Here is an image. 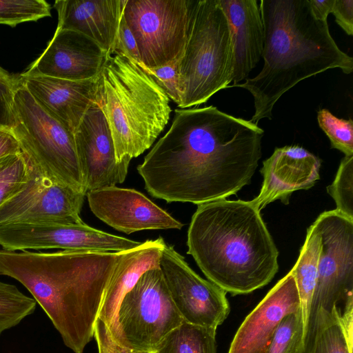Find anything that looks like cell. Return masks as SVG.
Listing matches in <instances>:
<instances>
[{
    "instance_id": "1",
    "label": "cell",
    "mask_w": 353,
    "mask_h": 353,
    "mask_svg": "<svg viewBox=\"0 0 353 353\" xmlns=\"http://www.w3.org/2000/svg\"><path fill=\"white\" fill-rule=\"evenodd\" d=\"M263 134L257 124L212 105L176 109L137 170L148 193L168 203L225 199L250 183Z\"/></svg>"
},
{
    "instance_id": "2",
    "label": "cell",
    "mask_w": 353,
    "mask_h": 353,
    "mask_svg": "<svg viewBox=\"0 0 353 353\" xmlns=\"http://www.w3.org/2000/svg\"><path fill=\"white\" fill-rule=\"evenodd\" d=\"M121 252L0 250V276L21 283L65 346L83 353L94 337L103 295Z\"/></svg>"
},
{
    "instance_id": "3",
    "label": "cell",
    "mask_w": 353,
    "mask_h": 353,
    "mask_svg": "<svg viewBox=\"0 0 353 353\" xmlns=\"http://www.w3.org/2000/svg\"><path fill=\"white\" fill-rule=\"evenodd\" d=\"M264 43L261 71L239 87L254 100L250 121L272 119L280 97L300 81L333 68L345 74L353 70V58L342 51L329 30L327 21L313 16L308 0H261Z\"/></svg>"
},
{
    "instance_id": "4",
    "label": "cell",
    "mask_w": 353,
    "mask_h": 353,
    "mask_svg": "<svg viewBox=\"0 0 353 353\" xmlns=\"http://www.w3.org/2000/svg\"><path fill=\"white\" fill-rule=\"evenodd\" d=\"M187 253L205 276L232 295L268 284L279 270L276 246L250 202L219 199L197 205Z\"/></svg>"
},
{
    "instance_id": "5",
    "label": "cell",
    "mask_w": 353,
    "mask_h": 353,
    "mask_svg": "<svg viewBox=\"0 0 353 353\" xmlns=\"http://www.w3.org/2000/svg\"><path fill=\"white\" fill-rule=\"evenodd\" d=\"M96 103L109 126L118 162L150 148L171 113L168 97L152 77L120 54H108L97 76Z\"/></svg>"
},
{
    "instance_id": "6",
    "label": "cell",
    "mask_w": 353,
    "mask_h": 353,
    "mask_svg": "<svg viewBox=\"0 0 353 353\" xmlns=\"http://www.w3.org/2000/svg\"><path fill=\"white\" fill-rule=\"evenodd\" d=\"M234 45L219 0H199L189 38L179 61L181 103H205L232 81Z\"/></svg>"
},
{
    "instance_id": "7",
    "label": "cell",
    "mask_w": 353,
    "mask_h": 353,
    "mask_svg": "<svg viewBox=\"0 0 353 353\" xmlns=\"http://www.w3.org/2000/svg\"><path fill=\"white\" fill-rule=\"evenodd\" d=\"M12 112L10 130L26 160L50 180L87 194L74 134L37 103L21 81Z\"/></svg>"
},
{
    "instance_id": "8",
    "label": "cell",
    "mask_w": 353,
    "mask_h": 353,
    "mask_svg": "<svg viewBox=\"0 0 353 353\" xmlns=\"http://www.w3.org/2000/svg\"><path fill=\"white\" fill-rule=\"evenodd\" d=\"M183 321L158 267L145 272L125 294L108 329L119 345L153 352Z\"/></svg>"
},
{
    "instance_id": "9",
    "label": "cell",
    "mask_w": 353,
    "mask_h": 353,
    "mask_svg": "<svg viewBox=\"0 0 353 353\" xmlns=\"http://www.w3.org/2000/svg\"><path fill=\"white\" fill-rule=\"evenodd\" d=\"M199 0H126L123 13L143 66L159 68L184 52Z\"/></svg>"
},
{
    "instance_id": "10",
    "label": "cell",
    "mask_w": 353,
    "mask_h": 353,
    "mask_svg": "<svg viewBox=\"0 0 353 353\" xmlns=\"http://www.w3.org/2000/svg\"><path fill=\"white\" fill-rule=\"evenodd\" d=\"M315 221L321 248L305 337L319 311L332 312L339 303L353 299V219L333 210Z\"/></svg>"
},
{
    "instance_id": "11",
    "label": "cell",
    "mask_w": 353,
    "mask_h": 353,
    "mask_svg": "<svg viewBox=\"0 0 353 353\" xmlns=\"http://www.w3.org/2000/svg\"><path fill=\"white\" fill-rule=\"evenodd\" d=\"M26 161L28 172L26 181L0 205V226L19 223H84L79 214L86 193L50 180Z\"/></svg>"
},
{
    "instance_id": "12",
    "label": "cell",
    "mask_w": 353,
    "mask_h": 353,
    "mask_svg": "<svg viewBox=\"0 0 353 353\" xmlns=\"http://www.w3.org/2000/svg\"><path fill=\"white\" fill-rule=\"evenodd\" d=\"M159 267L184 321L215 330L223 323L230 313L225 290L199 276L172 245L165 243Z\"/></svg>"
},
{
    "instance_id": "13",
    "label": "cell",
    "mask_w": 353,
    "mask_h": 353,
    "mask_svg": "<svg viewBox=\"0 0 353 353\" xmlns=\"http://www.w3.org/2000/svg\"><path fill=\"white\" fill-rule=\"evenodd\" d=\"M142 243L83 223H19L0 226V245L10 251L59 248L121 252Z\"/></svg>"
},
{
    "instance_id": "14",
    "label": "cell",
    "mask_w": 353,
    "mask_h": 353,
    "mask_svg": "<svg viewBox=\"0 0 353 353\" xmlns=\"http://www.w3.org/2000/svg\"><path fill=\"white\" fill-rule=\"evenodd\" d=\"M74 138L87 192L125 181L131 159L117 161L109 126L97 104L87 110Z\"/></svg>"
},
{
    "instance_id": "15",
    "label": "cell",
    "mask_w": 353,
    "mask_h": 353,
    "mask_svg": "<svg viewBox=\"0 0 353 353\" xmlns=\"http://www.w3.org/2000/svg\"><path fill=\"white\" fill-rule=\"evenodd\" d=\"M86 194L92 213L125 234L149 230H180L183 225L134 189L115 185L89 191Z\"/></svg>"
},
{
    "instance_id": "16",
    "label": "cell",
    "mask_w": 353,
    "mask_h": 353,
    "mask_svg": "<svg viewBox=\"0 0 353 353\" xmlns=\"http://www.w3.org/2000/svg\"><path fill=\"white\" fill-rule=\"evenodd\" d=\"M108 55L97 42L80 32L56 30L43 53L20 75L87 80L98 75Z\"/></svg>"
},
{
    "instance_id": "17",
    "label": "cell",
    "mask_w": 353,
    "mask_h": 353,
    "mask_svg": "<svg viewBox=\"0 0 353 353\" xmlns=\"http://www.w3.org/2000/svg\"><path fill=\"white\" fill-rule=\"evenodd\" d=\"M321 165L319 157L299 145L275 148L263 161L261 188L251 203L260 212L278 199L288 204L292 192L308 190L319 180Z\"/></svg>"
},
{
    "instance_id": "18",
    "label": "cell",
    "mask_w": 353,
    "mask_h": 353,
    "mask_svg": "<svg viewBox=\"0 0 353 353\" xmlns=\"http://www.w3.org/2000/svg\"><path fill=\"white\" fill-rule=\"evenodd\" d=\"M299 308L296 282L290 272L246 316L231 343L228 353H267L281 321Z\"/></svg>"
},
{
    "instance_id": "19",
    "label": "cell",
    "mask_w": 353,
    "mask_h": 353,
    "mask_svg": "<svg viewBox=\"0 0 353 353\" xmlns=\"http://www.w3.org/2000/svg\"><path fill=\"white\" fill-rule=\"evenodd\" d=\"M19 77L37 103L73 134L87 110L97 104V77L81 81L39 75Z\"/></svg>"
},
{
    "instance_id": "20",
    "label": "cell",
    "mask_w": 353,
    "mask_h": 353,
    "mask_svg": "<svg viewBox=\"0 0 353 353\" xmlns=\"http://www.w3.org/2000/svg\"><path fill=\"white\" fill-rule=\"evenodd\" d=\"M126 0H57V30L80 32L111 54Z\"/></svg>"
},
{
    "instance_id": "21",
    "label": "cell",
    "mask_w": 353,
    "mask_h": 353,
    "mask_svg": "<svg viewBox=\"0 0 353 353\" xmlns=\"http://www.w3.org/2000/svg\"><path fill=\"white\" fill-rule=\"evenodd\" d=\"M234 45L232 82L246 79L262 57L264 28L256 0H219Z\"/></svg>"
},
{
    "instance_id": "22",
    "label": "cell",
    "mask_w": 353,
    "mask_h": 353,
    "mask_svg": "<svg viewBox=\"0 0 353 353\" xmlns=\"http://www.w3.org/2000/svg\"><path fill=\"white\" fill-rule=\"evenodd\" d=\"M165 242L162 237L147 240L138 247L121 252L106 287L99 317L108 327L121 301L146 271L159 267Z\"/></svg>"
},
{
    "instance_id": "23",
    "label": "cell",
    "mask_w": 353,
    "mask_h": 353,
    "mask_svg": "<svg viewBox=\"0 0 353 353\" xmlns=\"http://www.w3.org/2000/svg\"><path fill=\"white\" fill-rule=\"evenodd\" d=\"M321 248V232L317 223L314 221L307 230L305 243L300 250V254L295 265L290 270L294 278L299 293L305 339L317 281Z\"/></svg>"
},
{
    "instance_id": "24",
    "label": "cell",
    "mask_w": 353,
    "mask_h": 353,
    "mask_svg": "<svg viewBox=\"0 0 353 353\" xmlns=\"http://www.w3.org/2000/svg\"><path fill=\"white\" fill-rule=\"evenodd\" d=\"M340 310L319 311L305 338V353H352L340 321Z\"/></svg>"
},
{
    "instance_id": "25",
    "label": "cell",
    "mask_w": 353,
    "mask_h": 353,
    "mask_svg": "<svg viewBox=\"0 0 353 353\" xmlns=\"http://www.w3.org/2000/svg\"><path fill=\"white\" fill-rule=\"evenodd\" d=\"M216 331L183 321L152 353H216Z\"/></svg>"
},
{
    "instance_id": "26",
    "label": "cell",
    "mask_w": 353,
    "mask_h": 353,
    "mask_svg": "<svg viewBox=\"0 0 353 353\" xmlns=\"http://www.w3.org/2000/svg\"><path fill=\"white\" fill-rule=\"evenodd\" d=\"M36 306L34 298L26 296L14 285L0 281V335L32 314Z\"/></svg>"
},
{
    "instance_id": "27",
    "label": "cell",
    "mask_w": 353,
    "mask_h": 353,
    "mask_svg": "<svg viewBox=\"0 0 353 353\" xmlns=\"http://www.w3.org/2000/svg\"><path fill=\"white\" fill-rule=\"evenodd\" d=\"M267 353H305V332L301 308L283 318Z\"/></svg>"
},
{
    "instance_id": "28",
    "label": "cell",
    "mask_w": 353,
    "mask_h": 353,
    "mask_svg": "<svg viewBox=\"0 0 353 353\" xmlns=\"http://www.w3.org/2000/svg\"><path fill=\"white\" fill-rule=\"evenodd\" d=\"M51 6L44 0H0V24L15 27L51 16Z\"/></svg>"
},
{
    "instance_id": "29",
    "label": "cell",
    "mask_w": 353,
    "mask_h": 353,
    "mask_svg": "<svg viewBox=\"0 0 353 353\" xmlns=\"http://www.w3.org/2000/svg\"><path fill=\"white\" fill-rule=\"evenodd\" d=\"M327 191L334 200L337 212L353 219V156L341 160L333 183Z\"/></svg>"
},
{
    "instance_id": "30",
    "label": "cell",
    "mask_w": 353,
    "mask_h": 353,
    "mask_svg": "<svg viewBox=\"0 0 353 353\" xmlns=\"http://www.w3.org/2000/svg\"><path fill=\"white\" fill-rule=\"evenodd\" d=\"M317 121L331 143V148L342 152L345 156H353V121L339 119L327 109L318 111Z\"/></svg>"
},
{
    "instance_id": "31",
    "label": "cell",
    "mask_w": 353,
    "mask_h": 353,
    "mask_svg": "<svg viewBox=\"0 0 353 353\" xmlns=\"http://www.w3.org/2000/svg\"><path fill=\"white\" fill-rule=\"evenodd\" d=\"M28 175L22 152L0 159V205L23 185Z\"/></svg>"
},
{
    "instance_id": "32",
    "label": "cell",
    "mask_w": 353,
    "mask_h": 353,
    "mask_svg": "<svg viewBox=\"0 0 353 353\" xmlns=\"http://www.w3.org/2000/svg\"><path fill=\"white\" fill-rule=\"evenodd\" d=\"M21 83L19 75H13L0 67V130H11L14 93Z\"/></svg>"
},
{
    "instance_id": "33",
    "label": "cell",
    "mask_w": 353,
    "mask_h": 353,
    "mask_svg": "<svg viewBox=\"0 0 353 353\" xmlns=\"http://www.w3.org/2000/svg\"><path fill=\"white\" fill-rule=\"evenodd\" d=\"M179 61L155 69L141 68L152 77L168 98L179 107L181 103V96L179 88Z\"/></svg>"
},
{
    "instance_id": "34",
    "label": "cell",
    "mask_w": 353,
    "mask_h": 353,
    "mask_svg": "<svg viewBox=\"0 0 353 353\" xmlns=\"http://www.w3.org/2000/svg\"><path fill=\"white\" fill-rule=\"evenodd\" d=\"M111 54H120L142 67L137 44L122 12Z\"/></svg>"
},
{
    "instance_id": "35",
    "label": "cell",
    "mask_w": 353,
    "mask_h": 353,
    "mask_svg": "<svg viewBox=\"0 0 353 353\" xmlns=\"http://www.w3.org/2000/svg\"><path fill=\"white\" fill-rule=\"evenodd\" d=\"M332 12L336 23L347 34H353V0H335Z\"/></svg>"
},
{
    "instance_id": "36",
    "label": "cell",
    "mask_w": 353,
    "mask_h": 353,
    "mask_svg": "<svg viewBox=\"0 0 353 353\" xmlns=\"http://www.w3.org/2000/svg\"><path fill=\"white\" fill-rule=\"evenodd\" d=\"M94 332L98 334L101 337L110 353H152L132 351L119 345L110 337L108 327L99 318L96 321Z\"/></svg>"
},
{
    "instance_id": "37",
    "label": "cell",
    "mask_w": 353,
    "mask_h": 353,
    "mask_svg": "<svg viewBox=\"0 0 353 353\" xmlns=\"http://www.w3.org/2000/svg\"><path fill=\"white\" fill-rule=\"evenodd\" d=\"M19 144L10 130H0V159L21 153Z\"/></svg>"
},
{
    "instance_id": "38",
    "label": "cell",
    "mask_w": 353,
    "mask_h": 353,
    "mask_svg": "<svg viewBox=\"0 0 353 353\" xmlns=\"http://www.w3.org/2000/svg\"><path fill=\"white\" fill-rule=\"evenodd\" d=\"M340 321L349 344L353 346V299L344 303L343 312H340Z\"/></svg>"
},
{
    "instance_id": "39",
    "label": "cell",
    "mask_w": 353,
    "mask_h": 353,
    "mask_svg": "<svg viewBox=\"0 0 353 353\" xmlns=\"http://www.w3.org/2000/svg\"><path fill=\"white\" fill-rule=\"evenodd\" d=\"M335 0H308L311 12L317 20L327 21L332 12Z\"/></svg>"
},
{
    "instance_id": "40",
    "label": "cell",
    "mask_w": 353,
    "mask_h": 353,
    "mask_svg": "<svg viewBox=\"0 0 353 353\" xmlns=\"http://www.w3.org/2000/svg\"><path fill=\"white\" fill-rule=\"evenodd\" d=\"M94 337L98 345L99 353H110L103 339L98 334L94 332Z\"/></svg>"
}]
</instances>
